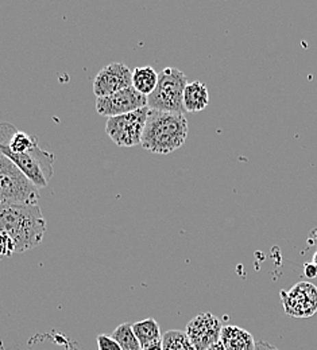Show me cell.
Segmentation results:
<instances>
[{
	"instance_id": "6da1fadb",
	"label": "cell",
	"mask_w": 317,
	"mask_h": 350,
	"mask_svg": "<svg viewBox=\"0 0 317 350\" xmlns=\"http://www.w3.org/2000/svg\"><path fill=\"white\" fill-rule=\"evenodd\" d=\"M46 219L38 205H1L0 234H7L15 244L16 254H25L41 244Z\"/></svg>"
},
{
	"instance_id": "7a4b0ae2",
	"label": "cell",
	"mask_w": 317,
	"mask_h": 350,
	"mask_svg": "<svg viewBox=\"0 0 317 350\" xmlns=\"http://www.w3.org/2000/svg\"><path fill=\"white\" fill-rule=\"evenodd\" d=\"M188 132L185 115L150 109L140 144L153 154L166 155L183 146Z\"/></svg>"
},
{
	"instance_id": "3957f363",
	"label": "cell",
	"mask_w": 317,
	"mask_h": 350,
	"mask_svg": "<svg viewBox=\"0 0 317 350\" xmlns=\"http://www.w3.org/2000/svg\"><path fill=\"white\" fill-rule=\"evenodd\" d=\"M40 189L0 152V206L38 205Z\"/></svg>"
},
{
	"instance_id": "277c9868",
	"label": "cell",
	"mask_w": 317,
	"mask_h": 350,
	"mask_svg": "<svg viewBox=\"0 0 317 350\" xmlns=\"http://www.w3.org/2000/svg\"><path fill=\"white\" fill-rule=\"evenodd\" d=\"M186 85L188 79L181 70L172 66L165 68L158 73V84L154 92L147 96V108L185 115L183 90Z\"/></svg>"
},
{
	"instance_id": "5b68a950",
	"label": "cell",
	"mask_w": 317,
	"mask_h": 350,
	"mask_svg": "<svg viewBox=\"0 0 317 350\" xmlns=\"http://www.w3.org/2000/svg\"><path fill=\"white\" fill-rule=\"evenodd\" d=\"M149 108H140L134 112L111 118L107 120L105 132L119 147H134L140 144L144 131Z\"/></svg>"
},
{
	"instance_id": "8992f818",
	"label": "cell",
	"mask_w": 317,
	"mask_h": 350,
	"mask_svg": "<svg viewBox=\"0 0 317 350\" xmlns=\"http://www.w3.org/2000/svg\"><path fill=\"white\" fill-rule=\"evenodd\" d=\"M285 314L293 318H309L317 312V287L311 282H300L288 291L279 293Z\"/></svg>"
},
{
	"instance_id": "52a82bcc",
	"label": "cell",
	"mask_w": 317,
	"mask_h": 350,
	"mask_svg": "<svg viewBox=\"0 0 317 350\" xmlns=\"http://www.w3.org/2000/svg\"><path fill=\"white\" fill-rule=\"evenodd\" d=\"M147 107V97L133 87L119 90L111 96L96 98V111L108 119L122 116Z\"/></svg>"
},
{
	"instance_id": "ba28073f",
	"label": "cell",
	"mask_w": 317,
	"mask_h": 350,
	"mask_svg": "<svg viewBox=\"0 0 317 350\" xmlns=\"http://www.w3.org/2000/svg\"><path fill=\"white\" fill-rule=\"evenodd\" d=\"M222 329L223 326L218 317L212 312H201L188 322L185 333L196 350H207L220 342Z\"/></svg>"
},
{
	"instance_id": "9c48e42d",
	"label": "cell",
	"mask_w": 317,
	"mask_h": 350,
	"mask_svg": "<svg viewBox=\"0 0 317 350\" xmlns=\"http://www.w3.org/2000/svg\"><path fill=\"white\" fill-rule=\"evenodd\" d=\"M130 87H133V70L123 62H112L104 66L93 80V93L97 98Z\"/></svg>"
},
{
	"instance_id": "30bf717a",
	"label": "cell",
	"mask_w": 317,
	"mask_h": 350,
	"mask_svg": "<svg viewBox=\"0 0 317 350\" xmlns=\"http://www.w3.org/2000/svg\"><path fill=\"white\" fill-rule=\"evenodd\" d=\"M220 342L226 350H255L253 334L239 326L228 325L222 329Z\"/></svg>"
},
{
	"instance_id": "8fae6325",
	"label": "cell",
	"mask_w": 317,
	"mask_h": 350,
	"mask_svg": "<svg viewBox=\"0 0 317 350\" xmlns=\"http://www.w3.org/2000/svg\"><path fill=\"white\" fill-rule=\"evenodd\" d=\"M210 104L208 88L201 81L188 83L183 90V108L185 112H201Z\"/></svg>"
},
{
	"instance_id": "7c38bea8",
	"label": "cell",
	"mask_w": 317,
	"mask_h": 350,
	"mask_svg": "<svg viewBox=\"0 0 317 350\" xmlns=\"http://www.w3.org/2000/svg\"><path fill=\"white\" fill-rule=\"evenodd\" d=\"M133 330L142 349L162 342V333L158 322L154 318H146L133 323Z\"/></svg>"
},
{
	"instance_id": "4fadbf2b",
	"label": "cell",
	"mask_w": 317,
	"mask_h": 350,
	"mask_svg": "<svg viewBox=\"0 0 317 350\" xmlns=\"http://www.w3.org/2000/svg\"><path fill=\"white\" fill-rule=\"evenodd\" d=\"M158 84V73L151 66H138L133 70V88L143 96H150Z\"/></svg>"
},
{
	"instance_id": "5bb4252c",
	"label": "cell",
	"mask_w": 317,
	"mask_h": 350,
	"mask_svg": "<svg viewBox=\"0 0 317 350\" xmlns=\"http://www.w3.org/2000/svg\"><path fill=\"white\" fill-rule=\"evenodd\" d=\"M111 337L119 344L122 350H142V347L133 330V323L119 325L111 334Z\"/></svg>"
},
{
	"instance_id": "9a60e30c",
	"label": "cell",
	"mask_w": 317,
	"mask_h": 350,
	"mask_svg": "<svg viewBox=\"0 0 317 350\" xmlns=\"http://www.w3.org/2000/svg\"><path fill=\"white\" fill-rule=\"evenodd\" d=\"M162 350H196L182 330H169L162 334Z\"/></svg>"
},
{
	"instance_id": "2e32d148",
	"label": "cell",
	"mask_w": 317,
	"mask_h": 350,
	"mask_svg": "<svg viewBox=\"0 0 317 350\" xmlns=\"http://www.w3.org/2000/svg\"><path fill=\"white\" fill-rule=\"evenodd\" d=\"M15 252V244L7 234H0V260L12 256Z\"/></svg>"
},
{
	"instance_id": "e0dca14e",
	"label": "cell",
	"mask_w": 317,
	"mask_h": 350,
	"mask_svg": "<svg viewBox=\"0 0 317 350\" xmlns=\"http://www.w3.org/2000/svg\"><path fill=\"white\" fill-rule=\"evenodd\" d=\"M97 349L99 350H122L119 344L108 334H100L96 338Z\"/></svg>"
},
{
	"instance_id": "ac0fdd59",
	"label": "cell",
	"mask_w": 317,
	"mask_h": 350,
	"mask_svg": "<svg viewBox=\"0 0 317 350\" xmlns=\"http://www.w3.org/2000/svg\"><path fill=\"white\" fill-rule=\"evenodd\" d=\"M304 275L307 279H315L317 278V267L314 262H305L304 264Z\"/></svg>"
},
{
	"instance_id": "d6986e66",
	"label": "cell",
	"mask_w": 317,
	"mask_h": 350,
	"mask_svg": "<svg viewBox=\"0 0 317 350\" xmlns=\"http://www.w3.org/2000/svg\"><path fill=\"white\" fill-rule=\"evenodd\" d=\"M255 350H278L275 347L270 345L269 342H265V341H259L257 342L255 345Z\"/></svg>"
},
{
	"instance_id": "ffe728a7",
	"label": "cell",
	"mask_w": 317,
	"mask_h": 350,
	"mask_svg": "<svg viewBox=\"0 0 317 350\" xmlns=\"http://www.w3.org/2000/svg\"><path fill=\"white\" fill-rule=\"evenodd\" d=\"M142 350H162V342H161V344H157V345H151V347L143 348Z\"/></svg>"
},
{
	"instance_id": "44dd1931",
	"label": "cell",
	"mask_w": 317,
	"mask_h": 350,
	"mask_svg": "<svg viewBox=\"0 0 317 350\" xmlns=\"http://www.w3.org/2000/svg\"><path fill=\"white\" fill-rule=\"evenodd\" d=\"M207 350H226L225 349V347H223V344L222 342H218V344H215V345H212L210 349Z\"/></svg>"
},
{
	"instance_id": "7402d4cb",
	"label": "cell",
	"mask_w": 317,
	"mask_h": 350,
	"mask_svg": "<svg viewBox=\"0 0 317 350\" xmlns=\"http://www.w3.org/2000/svg\"><path fill=\"white\" fill-rule=\"evenodd\" d=\"M314 264L317 267V251L315 252V255H314Z\"/></svg>"
}]
</instances>
